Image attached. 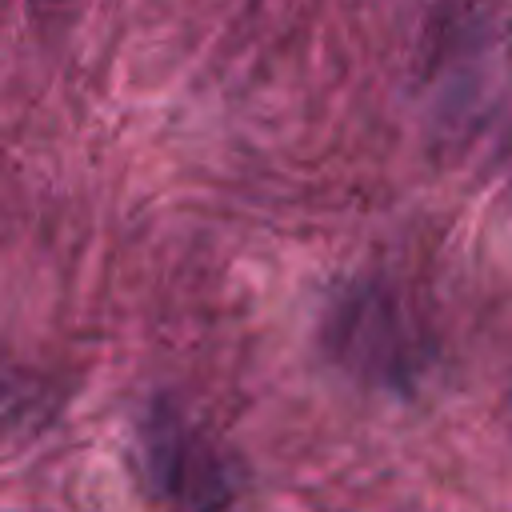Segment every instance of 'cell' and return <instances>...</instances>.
<instances>
[{
	"label": "cell",
	"mask_w": 512,
	"mask_h": 512,
	"mask_svg": "<svg viewBox=\"0 0 512 512\" xmlns=\"http://www.w3.org/2000/svg\"><path fill=\"white\" fill-rule=\"evenodd\" d=\"M144 456L156 488L180 504H220L228 500V480L220 472L208 440L188 428L176 412H152L144 424Z\"/></svg>",
	"instance_id": "1"
}]
</instances>
